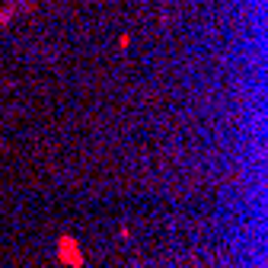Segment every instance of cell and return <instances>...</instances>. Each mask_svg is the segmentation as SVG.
Masks as SVG:
<instances>
[{
  "mask_svg": "<svg viewBox=\"0 0 268 268\" xmlns=\"http://www.w3.org/2000/svg\"><path fill=\"white\" fill-rule=\"evenodd\" d=\"M61 259H64V262H71V265H83L77 243H74V240H67V236H61Z\"/></svg>",
  "mask_w": 268,
  "mask_h": 268,
  "instance_id": "1",
  "label": "cell"
}]
</instances>
